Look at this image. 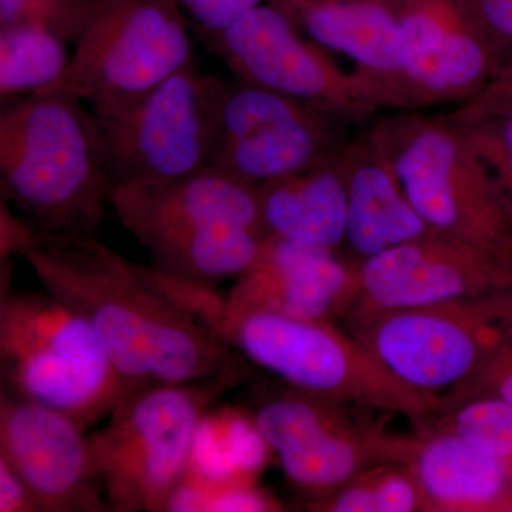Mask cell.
<instances>
[{
	"instance_id": "obj_2",
	"label": "cell",
	"mask_w": 512,
	"mask_h": 512,
	"mask_svg": "<svg viewBox=\"0 0 512 512\" xmlns=\"http://www.w3.org/2000/svg\"><path fill=\"white\" fill-rule=\"evenodd\" d=\"M99 123L59 89L0 103V197L36 234L97 235L110 208Z\"/></svg>"
},
{
	"instance_id": "obj_7",
	"label": "cell",
	"mask_w": 512,
	"mask_h": 512,
	"mask_svg": "<svg viewBox=\"0 0 512 512\" xmlns=\"http://www.w3.org/2000/svg\"><path fill=\"white\" fill-rule=\"evenodd\" d=\"M227 382L157 384L121 397L87 434L90 463L114 512H165L190 463L192 444Z\"/></svg>"
},
{
	"instance_id": "obj_3",
	"label": "cell",
	"mask_w": 512,
	"mask_h": 512,
	"mask_svg": "<svg viewBox=\"0 0 512 512\" xmlns=\"http://www.w3.org/2000/svg\"><path fill=\"white\" fill-rule=\"evenodd\" d=\"M110 208L151 268L204 288L244 274L266 238L254 188L210 165L171 183L113 188Z\"/></svg>"
},
{
	"instance_id": "obj_17",
	"label": "cell",
	"mask_w": 512,
	"mask_h": 512,
	"mask_svg": "<svg viewBox=\"0 0 512 512\" xmlns=\"http://www.w3.org/2000/svg\"><path fill=\"white\" fill-rule=\"evenodd\" d=\"M396 5L407 63L387 109L416 111L464 99L480 89L495 63L453 0H396Z\"/></svg>"
},
{
	"instance_id": "obj_18",
	"label": "cell",
	"mask_w": 512,
	"mask_h": 512,
	"mask_svg": "<svg viewBox=\"0 0 512 512\" xmlns=\"http://www.w3.org/2000/svg\"><path fill=\"white\" fill-rule=\"evenodd\" d=\"M315 45L356 63L377 103L389 94L407 63V42L396 0H272Z\"/></svg>"
},
{
	"instance_id": "obj_21",
	"label": "cell",
	"mask_w": 512,
	"mask_h": 512,
	"mask_svg": "<svg viewBox=\"0 0 512 512\" xmlns=\"http://www.w3.org/2000/svg\"><path fill=\"white\" fill-rule=\"evenodd\" d=\"M413 467L430 512L512 511L507 467L446 427L420 437Z\"/></svg>"
},
{
	"instance_id": "obj_11",
	"label": "cell",
	"mask_w": 512,
	"mask_h": 512,
	"mask_svg": "<svg viewBox=\"0 0 512 512\" xmlns=\"http://www.w3.org/2000/svg\"><path fill=\"white\" fill-rule=\"evenodd\" d=\"M343 406L289 387L264 400L252 420L289 481L313 498L332 493L377 464H413L419 451L420 437L384 434Z\"/></svg>"
},
{
	"instance_id": "obj_25",
	"label": "cell",
	"mask_w": 512,
	"mask_h": 512,
	"mask_svg": "<svg viewBox=\"0 0 512 512\" xmlns=\"http://www.w3.org/2000/svg\"><path fill=\"white\" fill-rule=\"evenodd\" d=\"M450 119L491 168L512 204V96L491 87Z\"/></svg>"
},
{
	"instance_id": "obj_31",
	"label": "cell",
	"mask_w": 512,
	"mask_h": 512,
	"mask_svg": "<svg viewBox=\"0 0 512 512\" xmlns=\"http://www.w3.org/2000/svg\"><path fill=\"white\" fill-rule=\"evenodd\" d=\"M473 386L478 387L476 397H498L512 403V339L504 343L467 382L460 384L454 393Z\"/></svg>"
},
{
	"instance_id": "obj_6",
	"label": "cell",
	"mask_w": 512,
	"mask_h": 512,
	"mask_svg": "<svg viewBox=\"0 0 512 512\" xmlns=\"http://www.w3.org/2000/svg\"><path fill=\"white\" fill-rule=\"evenodd\" d=\"M0 384L83 429L107 419L123 382L90 326L47 292H10L0 316Z\"/></svg>"
},
{
	"instance_id": "obj_34",
	"label": "cell",
	"mask_w": 512,
	"mask_h": 512,
	"mask_svg": "<svg viewBox=\"0 0 512 512\" xmlns=\"http://www.w3.org/2000/svg\"><path fill=\"white\" fill-rule=\"evenodd\" d=\"M12 259L0 261V316L12 292Z\"/></svg>"
},
{
	"instance_id": "obj_4",
	"label": "cell",
	"mask_w": 512,
	"mask_h": 512,
	"mask_svg": "<svg viewBox=\"0 0 512 512\" xmlns=\"http://www.w3.org/2000/svg\"><path fill=\"white\" fill-rule=\"evenodd\" d=\"M427 227L512 265V204L450 117L400 111L366 131Z\"/></svg>"
},
{
	"instance_id": "obj_23",
	"label": "cell",
	"mask_w": 512,
	"mask_h": 512,
	"mask_svg": "<svg viewBox=\"0 0 512 512\" xmlns=\"http://www.w3.org/2000/svg\"><path fill=\"white\" fill-rule=\"evenodd\" d=\"M67 40L42 28L0 29V103L53 89L69 64Z\"/></svg>"
},
{
	"instance_id": "obj_33",
	"label": "cell",
	"mask_w": 512,
	"mask_h": 512,
	"mask_svg": "<svg viewBox=\"0 0 512 512\" xmlns=\"http://www.w3.org/2000/svg\"><path fill=\"white\" fill-rule=\"evenodd\" d=\"M0 512H39L25 485L0 456Z\"/></svg>"
},
{
	"instance_id": "obj_22",
	"label": "cell",
	"mask_w": 512,
	"mask_h": 512,
	"mask_svg": "<svg viewBox=\"0 0 512 512\" xmlns=\"http://www.w3.org/2000/svg\"><path fill=\"white\" fill-rule=\"evenodd\" d=\"M266 448L254 421L210 410L195 434L184 477L208 484L252 483Z\"/></svg>"
},
{
	"instance_id": "obj_5",
	"label": "cell",
	"mask_w": 512,
	"mask_h": 512,
	"mask_svg": "<svg viewBox=\"0 0 512 512\" xmlns=\"http://www.w3.org/2000/svg\"><path fill=\"white\" fill-rule=\"evenodd\" d=\"M215 332L256 366L292 389L342 404L423 420L441 400L394 376L353 335L330 320H299L266 312L221 316Z\"/></svg>"
},
{
	"instance_id": "obj_9",
	"label": "cell",
	"mask_w": 512,
	"mask_h": 512,
	"mask_svg": "<svg viewBox=\"0 0 512 512\" xmlns=\"http://www.w3.org/2000/svg\"><path fill=\"white\" fill-rule=\"evenodd\" d=\"M350 335L394 376L441 400L457 389L512 339L508 291L377 313L350 320Z\"/></svg>"
},
{
	"instance_id": "obj_27",
	"label": "cell",
	"mask_w": 512,
	"mask_h": 512,
	"mask_svg": "<svg viewBox=\"0 0 512 512\" xmlns=\"http://www.w3.org/2000/svg\"><path fill=\"white\" fill-rule=\"evenodd\" d=\"M200 511H282V507L252 483L208 484L183 477L168 498L165 512Z\"/></svg>"
},
{
	"instance_id": "obj_28",
	"label": "cell",
	"mask_w": 512,
	"mask_h": 512,
	"mask_svg": "<svg viewBox=\"0 0 512 512\" xmlns=\"http://www.w3.org/2000/svg\"><path fill=\"white\" fill-rule=\"evenodd\" d=\"M92 5L87 0H0V29L42 28L73 43Z\"/></svg>"
},
{
	"instance_id": "obj_36",
	"label": "cell",
	"mask_w": 512,
	"mask_h": 512,
	"mask_svg": "<svg viewBox=\"0 0 512 512\" xmlns=\"http://www.w3.org/2000/svg\"><path fill=\"white\" fill-rule=\"evenodd\" d=\"M87 2H94V0H87Z\"/></svg>"
},
{
	"instance_id": "obj_15",
	"label": "cell",
	"mask_w": 512,
	"mask_h": 512,
	"mask_svg": "<svg viewBox=\"0 0 512 512\" xmlns=\"http://www.w3.org/2000/svg\"><path fill=\"white\" fill-rule=\"evenodd\" d=\"M0 456L39 512L110 511L77 421L0 384Z\"/></svg>"
},
{
	"instance_id": "obj_20",
	"label": "cell",
	"mask_w": 512,
	"mask_h": 512,
	"mask_svg": "<svg viewBox=\"0 0 512 512\" xmlns=\"http://www.w3.org/2000/svg\"><path fill=\"white\" fill-rule=\"evenodd\" d=\"M338 153L302 173L254 188L266 237L342 251L348 198Z\"/></svg>"
},
{
	"instance_id": "obj_12",
	"label": "cell",
	"mask_w": 512,
	"mask_h": 512,
	"mask_svg": "<svg viewBox=\"0 0 512 512\" xmlns=\"http://www.w3.org/2000/svg\"><path fill=\"white\" fill-rule=\"evenodd\" d=\"M217 82L194 60L127 113L94 116L111 190L171 183L208 167Z\"/></svg>"
},
{
	"instance_id": "obj_26",
	"label": "cell",
	"mask_w": 512,
	"mask_h": 512,
	"mask_svg": "<svg viewBox=\"0 0 512 512\" xmlns=\"http://www.w3.org/2000/svg\"><path fill=\"white\" fill-rule=\"evenodd\" d=\"M446 429L471 446L501 461L512 476V403L498 397L467 400Z\"/></svg>"
},
{
	"instance_id": "obj_8",
	"label": "cell",
	"mask_w": 512,
	"mask_h": 512,
	"mask_svg": "<svg viewBox=\"0 0 512 512\" xmlns=\"http://www.w3.org/2000/svg\"><path fill=\"white\" fill-rule=\"evenodd\" d=\"M190 29L177 0H94L53 89L101 119L127 113L194 62Z\"/></svg>"
},
{
	"instance_id": "obj_13",
	"label": "cell",
	"mask_w": 512,
	"mask_h": 512,
	"mask_svg": "<svg viewBox=\"0 0 512 512\" xmlns=\"http://www.w3.org/2000/svg\"><path fill=\"white\" fill-rule=\"evenodd\" d=\"M205 45L242 82L311 104L342 123L380 110L360 74L342 72L272 3L249 10Z\"/></svg>"
},
{
	"instance_id": "obj_35",
	"label": "cell",
	"mask_w": 512,
	"mask_h": 512,
	"mask_svg": "<svg viewBox=\"0 0 512 512\" xmlns=\"http://www.w3.org/2000/svg\"><path fill=\"white\" fill-rule=\"evenodd\" d=\"M493 87L512 96V62L510 66H508V69L503 73V76H501L500 82L495 84Z\"/></svg>"
},
{
	"instance_id": "obj_30",
	"label": "cell",
	"mask_w": 512,
	"mask_h": 512,
	"mask_svg": "<svg viewBox=\"0 0 512 512\" xmlns=\"http://www.w3.org/2000/svg\"><path fill=\"white\" fill-rule=\"evenodd\" d=\"M264 0H177L192 30L208 40L262 5Z\"/></svg>"
},
{
	"instance_id": "obj_1",
	"label": "cell",
	"mask_w": 512,
	"mask_h": 512,
	"mask_svg": "<svg viewBox=\"0 0 512 512\" xmlns=\"http://www.w3.org/2000/svg\"><path fill=\"white\" fill-rule=\"evenodd\" d=\"M23 256L45 292L93 330L124 394L157 384L229 382V346L156 269L128 261L92 234H37Z\"/></svg>"
},
{
	"instance_id": "obj_32",
	"label": "cell",
	"mask_w": 512,
	"mask_h": 512,
	"mask_svg": "<svg viewBox=\"0 0 512 512\" xmlns=\"http://www.w3.org/2000/svg\"><path fill=\"white\" fill-rule=\"evenodd\" d=\"M36 238V232L0 197V261L23 256Z\"/></svg>"
},
{
	"instance_id": "obj_14",
	"label": "cell",
	"mask_w": 512,
	"mask_h": 512,
	"mask_svg": "<svg viewBox=\"0 0 512 512\" xmlns=\"http://www.w3.org/2000/svg\"><path fill=\"white\" fill-rule=\"evenodd\" d=\"M359 281L346 322L511 291L512 265L483 249L431 232L360 262Z\"/></svg>"
},
{
	"instance_id": "obj_24",
	"label": "cell",
	"mask_w": 512,
	"mask_h": 512,
	"mask_svg": "<svg viewBox=\"0 0 512 512\" xmlns=\"http://www.w3.org/2000/svg\"><path fill=\"white\" fill-rule=\"evenodd\" d=\"M309 511L426 512L430 511L413 464L383 463L366 468L348 483L313 498Z\"/></svg>"
},
{
	"instance_id": "obj_29",
	"label": "cell",
	"mask_w": 512,
	"mask_h": 512,
	"mask_svg": "<svg viewBox=\"0 0 512 512\" xmlns=\"http://www.w3.org/2000/svg\"><path fill=\"white\" fill-rule=\"evenodd\" d=\"M467 28L487 47L494 63L512 49V0H453Z\"/></svg>"
},
{
	"instance_id": "obj_10",
	"label": "cell",
	"mask_w": 512,
	"mask_h": 512,
	"mask_svg": "<svg viewBox=\"0 0 512 512\" xmlns=\"http://www.w3.org/2000/svg\"><path fill=\"white\" fill-rule=\"evenodd\" d=\"M342 124L311 104L218 77L208 165L255 188L338 153L346 143Z\"/></svg>"
},
{
	"instance_id": "obj_19",
	"label": "cell",
	"mask_w": 512,
	"mask_h": 512,
	"mask_svg": "<svg viewBox=\"0 0 512 512\" xmlns=\"http://www.w3.org/2000/svg\"><path fill=\"white\" fill-rule=\"evenodd\" d=\"M345 177V244L352 261H365L380 252L431 234L369 137L346 141L338 153Z\"/></svg>"
},
{
	"instance_id": "obj_16",
	"label": "cell",
	"mask_w": 512,
	"mask_h": 512,
	"mask_svg": "<svg viewBox=\"0 0 512 512\" xmlns=\"http://www.w3.org/2000/svg\"><path fill=\"white\" fill-rule=\"evenodd\" d=\"M359 286V264L348 256L266 237L254 264L224 295L217 320L239 313L266 312L332 322L338 316L345 318Z\"/></svg>"
}]
</instances>
